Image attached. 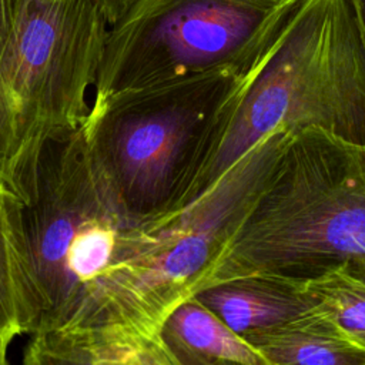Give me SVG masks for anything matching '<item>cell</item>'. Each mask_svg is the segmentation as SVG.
<instances>
[{"mask_svg": "<svg viewBox=\"0 0 365 365\" xmlns=\"http://www.w3.org/2000/svg\"><path fill=\"white\" fill-rule=\"evenodd\" d=\"M291 131L261 138L210 188L174 212L140 220L117 257L58 328L33 334L27 365H175L161 328L195 297L227 240L262 191Z\"/></svg>", "mask_w": 365, "mask_h": 365, "instance_id": "1", "label": "cell"}, {"mask_svg": "<svg viewBox=\"0 0 365 365\" xmlns=\"http://www.w3.org/2000/svg\"><path fill=\"white\" fill-rule=\"evenodd\" d=\"M302 128L365 145V26L358 0H302L258 34L174 211L271 131Z\"/></svg>", "mask_w": 365, "mask_h": 365, "instance_id": "2", "label": "cell"}, {"mask_svg": "<svg viewBox=\"0 0 365 365\" xmlns=\"http://www.w3.org/2000/svg\"><path fill=\"white\" fill-rule=\"evenodd\" d=\"M344 261L365 264V145L302 128L291 133L204 288L242 277L309 278Z\"/></svg>", "mask_w": 365, "mask_h": 365, "instance_id": "3", "label": "cell"}, {"mask_svg": "<svg viewBox=\"0 0 365 365\" xmlns=\"http://www.w3.org/2000/svg\"><path fill=\"white\" fill-rule=\"evenodd\" d=\"M108 27L100 0H19L0 57V182L26 207L44 148L90 113Z\"/></svg>", "mask_w": 365, "mask_h": 365, "instance_id": "4", "label": "cell"}, {"mask_svg": "<svg viewBox=\"0 0 365 365\" xmlns=\"http://www.w3.org/2000/svg\"><path fill=\"white\" fill-rule=\"evenodd\" d=\"M242 56L225 66L91 104L83 128L93 161L131 218L174 211Z\"/></svg>", "mask_w": 365, "mask_h": 365, "instance_id": "5", "label": "cell"}, {"mask_svg": "<svg viewBox=\"0 0 365 365\" xmlns=\"http://www.w3.org/2000/svg\"><path fill=\"white\" fill-rule=\"evenodd\" d=\"M131 218L101 178L83 125L43 151L26 230L44 297L33 334L63 325L117 257ZM31 334V335H33Z\"/></svg>", "mask_w": 365, "mask_h": 365, "instance_id": "6", "label": "cell"}, {"mask_svg": "<svg viewBox=\"0 0 365 365\" xmlns=\"http://www.w3.org/2000/svg\"><path fill=\"white\" fill-rule=\"evenodd\" d=\"M302 0H130L110 24L91 104L237 61Z\"/></svg>", "mask_w": 365, "mask_h": 365, "instance_id": "7", "label": "cell"}, {"mask_svg": "<svg viewBox=\"0 0 365 365\" xmlns=\"http://www.w3.org/2000/svg\"><path fill=\"white\" fill-rule=\"evenodd\" d=\"M46 304L26 230V205L0 182V365L14 341L31 335Z\"/></svg>", "mask_w": 365, "mask_h": 365, "instance_id": "8", "label": "cell"}, {"mask_svg": "<svg viewBox=\"0 0 365 365\" xmlns=\"http://www.w3.org/2000/svg\"><path fill=\"white\" fill-rule=\"evenodd\" d=\"M242 338L265 365H365V351L315 305Z\"/></svg>", "mask_w": 365, "mask_h": 365, "instance_id": "9", "label": "cell"}, {"mask_svg": "<svg viewBox=\"0 0 365 365\" xmlns=\"http://www.w3.org/2000/svg\"><path fill=\"white\" fill-rule=\"evenodd\" d=\"M195 298L241 336L287 321L314 305L294 278L281 277L228 279L201 289Z\"/></svg>", "mask_w": 365, "mask_h": 365, "instance_id": "10", "label": "cell"}, {"mask_svg": "<svg viewBox=\"0 0 365 365\" xmlns=\"http://www.w3.org/2000/svg\"><path fill=\"white\" fill-rule=\"evenodd\" d=\"M161 338L175 365H265L241 335L195 297L167 317Z\"/></svg>", "mask_w": 365, "mask_h": 365, "instance_id": "11", "label": "cell"}, {"mask_svg": "<svg viewBox=\"0 0 365 365\" xmlns=\"http://www.w3.org/2000/svg\"><path fill=\"white\" fill-rule=\"evenodd\" d=\"M338 328L365 351V264L344 261L309 278H294Z\"/></svg>", "mask_w": 365, "mask_h": 365, "instance_id": "12", "label": "cell"}, {"mask_svg": "<svg viewBox=\"0 0 365 365\" xmlns=\"http://www.w3.org/2000/svg\"><path fill=\"white\" fill-rule=\"evenodd\" d=\"M19 0H0V57L13 30Z\"/></svg>", "mask_w": 365, "mask_h": 365, "instance_id": "13", "label": "cell"}, {"mask_svg": "<svg viewBox=\"0 0 365 365\" xmlns=\"http://www.w3.org/2000/svg\"><path fill=\"white\" fill-rule=\"evenodd\" d=\"M100 1L104 7V11L111 24L118 17V14L123 11V9L127 6V3L130 0H100Z\"/></svg>", "mask_w": 365, "mask_h": 365, "instance_id": "14", "label": "cell"}, {"mask_svg": "<svg viewBox=\"0 0 365 365\" xmlns=\"http://www.w3.org/2000/svg\"><path fill=\"white\" fill-rule=\"evenodd\" d=\"M358 4H359L361 17H362V21H364V26H365V0H358Z\"/></svg>", "mask_w": 365, "mask_h": 365, "instance_id": "15", "label": "cell"}]
</instances>
